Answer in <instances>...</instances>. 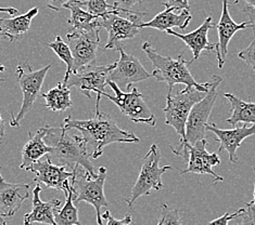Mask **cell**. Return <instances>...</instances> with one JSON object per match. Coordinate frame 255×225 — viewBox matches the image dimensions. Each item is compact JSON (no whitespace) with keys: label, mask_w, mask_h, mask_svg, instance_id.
<instances>
[{"label":"cell","mask_w":255,"mask_h":225,"mask_svg":"<svg viewBox=\"0 0 255 225\" xmlns=\"http://www.w3.org/2000/svg\"><path fill=\"white\" fill-rule=\"evenodd\" d=\"M64 128L69 130H77L81 133L87 145L90 157L99 158L106 147L113 143H138L139 138L131 132L125 131L109 116L96 113L94 118L87 120L64 119Z\"/></svg>","instance_id":"1"},{"label":"cell","mask_w":255,"mask_h":225,"mask_svg":"<svg viewBox=\"0 0 255 225\" xmlns=\"http://www.w3.org/2000/svg\"><path fill=\"white\" fill-rule=\"evenodd\" d=\"M44 130V141L52 149V151L47 157L54 165L72 167V170L76 166H81L94 179L97 178L98 173H96L90 161L92 157L81 133H71V130L63 126L60 128L45 126Z\"/></svg>","instance_id":"2"},{"label":"cell","mask_w":255,"mask_h":225,"mask_svg":"<svg viewBox=\"0 0 255 225\" xmlns=\"http://www.w3.org/2000/svg\"><path fill=\"white\" fill-rule=\"evenodd\" d=\"M142 50L153 65L152 77H154L157 81L165 82L167 84L168 93H172L175 84H185L186 87L190 88L194 87L203 92L209 91L212 81L199 83L194 80L189 71V65L192 63L190 61H186L183 56H179L176 59L164 57L153 49L149 41L143 42Z\"/></svg>","instance_id":"3"},{"label":"cell","mask_w":255,"mask_h":225,"mask_svg":"<svg viewBox=\"0 0 255 225\" xmlns=\"http://www.w3.org/2000/svg\"><path fill=\"white\" fill-rule=\"evenodd\" d=\"M73 171L74 175L71 180V184L74 194V203L80 204L85 202L92 205L96 210L98 225H103L101 208L109 206L105 195L107 168L100 167L98 175L95 179L81 166H76Z\"/></svg>","instance_id":"4"},{"label":"cell","mask_w":255,"mask_h":225,"mask_svg":"<svg viewBox=\"0 0 255 225\" xmlns=\"http://www.w3.org/2000/svg\"><path fill=\"white\" fill-rule=\"evenodd\" d=\"M161 151L156 144H152L149 151L142 159L140 172L135 185L131 188L130 196L125 198V202L131 208L138 198L149 196L152 191H161L163 188L162 175L168 170H172V166L160 167Z\"/></svg>","instance_id":"5"},{"label":"cell","mask_w":255,"mask_h":225,"mask_svg":"<svg viewBox=\"0 0 255 225\" xmlns=\"http://www.w3.org/2000/svg\"><path fill=\"white\" fill-rule=\"evenodd\" d=\"M208 92H203L194 87H186L178 93L166 95V106L163 109L165 124L173 127L180 137V143L186 141V124L192 107L201 101Z\"/></svg>","instance_id":"6"},{"label":"cell","mask_w":255,"mask_h":225,"mask_svg":"<svg viewBox=\"0 0 255 225\" xmlns=\"http://www.w3.org/2000/svg\"><path fill=\"white\" fill-rule=\"evenodd\" d=\"M50 69L51 64H48L42 69L35 71L28 62H24L23 64L16 66L15 76L22 90L23 101L22 106L16 116H14L13 113H11V127H20V121L33 108L35 101L37 100L40 94V90L47 76V73Z\"/></svg>","instance_id":"7"},{"label":"cell","mask_w":255,"mask_h":225,"mask_svg":"<svg viewBox=\"0 0 255 225\" xmlns=\"http://www.w3.org/2000/svg\"><path fill=\"white\" fill-rule=\"evenodd\" d=\"M206 140L198 141L194 145L188 142L180 143L177 148H171L176 156H179L187 162V169L181 171V174L186 173H197V174H209L216 182L224 181V178L218 175L213 167L221 165V159L218 153L210 154L206 150Z\"/></svg>","instance_id":"8"},{"label":"cell","mask_w":255,"mask_h":225,"mask_svg":"<svg viewBox=\"0 0 255 225\" xmlns=\"http://www.w3.org/2000/svg\"><path fill=\"white\" fill-rule=\"evenodd\" d=\"M144 12L131 10L127 13L108 14L99 16L97 24L101 28L108 30V40L105 49H118L120 42L126 39H131L140 32Z\"/></svg>","instance_id":"9"},{"label":"cell","mask_w":255,"mask_h":225,"mask_svg":"<svg viewBox=\"0 0 255 225\" xmlns=\"http://www.w3.org/2000/svg\"><path fill=\"white\" fill-rule=\"evenodd\" d=\"M107 84L112 89L114 95L105 92L101 93L105 98L112 101L117 105L121 113L128 117L133 123H141L151 127H154L156 119L153 113L150 111L147 103L144 102L142 93L139 92L136 88H132L128 92L122 91L117 83L109 80Z\"/></svg>","instance_id":"10"},{"label":"cell","mask_w":255,"mask_h":225,"mask_svg":"<svg viewBox=\"0 0 255 225\" xmlns=\"http://www.w3.org/2000/svg\"><path fill=\"white\" fill-rule=\"evenodd\" d=\"M115 68H117V62L106 65H87L77 73L70 74L65 86L70 89L72 87L80 89L88 99H92V92H95L97 95L96 113H100L99 103L101 93L105 92L109 76Z\"/></svg>","instance_id":"11"},{"label":"cell","mask_w":255,"mask_h":225,"mask_svg":"<svg viewBox=\"0 0 255 225\" xmlns=\"http://www.w3.org/2000/svg\"><path fill=\"white\" fill-rule=\"evenodd\" d=\"M212 84L204 98L198 102L191 109L186 124V141L194 145L198 141L205 139V125L209 123L210 115L217 99V87L223 81V78L213 75Z\"/></svg>","instance_id":"12"},{"label":"cell","mask_w":255,"mask_h":225,"mask_svg":"<svg viewBox=\"0 0 255 225\" xmlns=\"http://www.w3.org/2000/svg\"><path fill=\"white\" fill-rule=\"evenodd\" d=\"M100 28L97 27L87 32L81 30H69V47L74 59L72 74L77 73L85 66L94 63L100 45Z\"/></svg>","instance_id":"13"},{"label":"cell","mask_w":255,"mask_h":225,"mask_svg":"<svg viewBox=\"0 0 255 225\" xmlns=\"http://www.w3.org/2000/svg\"><path fill=\"white\" fill-rule=\"evenodd\" d=\"M117 50L120 52V59L117 62V68L109 76V80L117 83L120 88L130 91L132 83L147 80L152 77V74L145 71L140 61L136 57L126 53L121 46Z\"/></svg>","instance_id":"14"},{"label":"cell","mask_w":255,"mask_h":225,"mask_svg":"<svg viewBox=\"0 0 255 225\" xmlns=\"http://www.w3.org/2000/svg\"><path fill=\"white\" fill-rule=\"evenodd\" d=\"M35 174L34 182L45 184L47 188H53L62 191L64 195L69 193L71 188V181L74 171H66V167L58 166L46 157V160H39L27 169Z\"/></svg>","instance_id":"15"},{"label":"cell","mask_w":255,"mask_h":225,"mask_svg":"<svg viewBox=\"0 0 255 225\" xmlns=\"http://www.w3.org/2000/svg\"><path fill=\"white\" fill-rule=\"evenodd\" d=\"M206 131L213 132L216 136V141L220 142L217 153L223 150H227L229 155V160L233 163L238 162V156H237V150L245 139L255 135V125L248 127L245 124L241 128L237 129H220L215 124L208 123L205 125Z\"/></svg>","instance_id":"16"},{"label":"cell","mask_w":255,"mask_h":225,"mask_svg":"<svg viewBox=\"0 0 255 225\" xmlns=\"http://www.w3.org/2000/svg\"><path fill=\"white\" fill-rule=\"evenodd\" d=\"M250 22H244L241 24H237L229 13L228 9V0H223V11L221 15V20L218 22L215 28L218 32V42L216 44V58L218 62V68L223 69V66L226 62L227 53H228V45L230 40L234 37V35L241 29L250 28Z\"/></svg>","instance_id":"17"},{"label":"cell","mask_w":255,"mask_h":225,"mask_svg":"<svg viewBox=\"0 0 255 225\" xmlns=\"http://www.w3.org/2000/svg\"><path fill=\"white\" fill-rule=\"evenodd\" d=\"M215 28V24L213 23V17L208 16L205 21L202 23L201 26H199L196 30L188 34H179L173 29L166 30V33L171 36H175L183 40L186 46L191 50L193 58L190 62L193 63L197 61L203 51L214 52L216 51V44H211L208 38V34L210 29Z\"/></svg>","instance_id":"18"},{"label":"cell","mask_w":255,"mask_h":225,"mask_svg":"<svg viewBox=\"0 0 255 225\" xmlns=\"http://www.w3.org/2000/svg\"><path fill=\"white\" fill-rule=\"evenodd\" d=\"M29 186L31 184L9 183L0 173V214L2 217L12 218L19 211L22 204L29 197Z\"/></svg>","instance_id":"19"},{"label":"cell","mask_w":255,"mask_h":225,"mask_svg":"<svg viewBox=\"0 0 255 225\" xmlns=\"http://www.w3.org/2000/svg\"><path fill=\"white\" fill-rule=\"evenodd\" d=\"M41 191L39 185H36L33 190V209L29 214L24 216V225H33L35 223L58 225L54 219V212L61 206V200L56 198L49 202H42L40 199Z\"/></svg>","instance_id":"20"},{"label":"cell","mask_w":255,"mask_h":225,"mask_svg":"<svg viewBox=\"0 0 255 225\" xmlns=\"http://www.w3.org/2000/svg\"><path fill=\"white\" fill-rule=\"evenodd\" d=\"M38 11L39 8L35 7L14 17H0V39L9 42L22 39L28 33L32 20L38 14Z\"/></svg>","instance_id":"21"},{"label":"cell","mask_w":255,"mask_h":225,"mask_svg":"<svg viewBox=\"0 0 255 225\" xmlns=\"http://www.w3.org/2000/svg\"><path fill=\"white\" fill-rule=\"evenodd\" d=\"M28 137L29 140L22 150V161L20 165V168L25 169L26 171L33 163L39 161L42 156L49 155L52 151V149L44 141V127L39 128L37 132L35 133V136L32 135V132H28Z\"/></svg>","instance_id":"22"},{"label":"cell","mask_w":255,"mask_h":225,"mask_svg":"<svg viewBox=\"0 0 255 225\" xmlns=\"http://www.w3.org/2000/svg\"><path fill=\"white\" fill-rule=\"evenodd\" d=\"M192 19L189 10H183L180 13H174V9H165L161 13L156 14L152 20L149 22H143L141 24V28L150 27L155 28L161 32H166L168 29L177 27L179 29H186L189 25Z\"/></svg>","instance_id":"23"},{"label":"cell","mask_w":255,"mask_h":225,"mask_svg":"<svg viewBox=\"0 0 255 225\" xmlns=\"http://www.w3.org/2000/svg\"><path fill=\"white\" fill-rule=\"evenodd\" d=\"M64 9H69L71 11V17L68 21L70 30L87 32V30L99 27L97 24V19L99 16H96L85 10L82 7L81 0H71L64 4Z\"/></svg>","instance_id":"24"},{"label":"cell","mask_w":255,"mask_h":225,"mask_svg":"<svg viewBox=\"0 0 255 225\" xmlns=\"http://www.w3.org/2000/svg\"><path fill=\"white\" fill-rule=\"evenodd\" d=\"M224 96L232 104L230 108L232 116L226 119L227 124L232 126H236L239 123L255 125V103L242 101L232 93H225Z\"/></svg>","instance_id":"25"},{"label":"cell","mask_w":255,"mask_h":225,"mask_svg":"<svg viewBox=\"0 0 255 225\" xmlns=\"http://www.w3.org/2000/svg\"><path fill=\"white\" fill-rule=\"evenodd\" d=\"M40 96L46 101L45 105L51 112H64L73 106L71 90L63 82H59L56 87Z\"/></svg>","instance_id":"26"},{"label":"cell","mask_w":255,"mask_h":225,"mask_svg":"<svg viewBox=\"0 0 255 225\" xmlns=\"http://www.w3.org/2000/svg\"><path fill=\"white\" fill-rule=\"evenodd\" d=\"M65 204L61 209L56 210V222L58 225H82L80 219H78V211L76 206L74 205V194L73 188H71L69 193L65 195Z\"/></svg>","instance_id":"27"},{"label":"cell","mask_w":255,"mask_h":225,"mask_svg":"<svg viewBox=\"0 0 255 225\" xmlns=\"http://www.w3.org/2000/svg\"><path fill=\"white\" fill-rule=\"evenodd\" d=\"M82 7L96 16H105L108 14H121L127 13V10H123L119 7L118 2L112 4L108 3L107 0H85L81 1Z\"/></svg>","instance_id":"28"},{"label":"cell","mask_w":255,"mask_h":225,"mask_svg":"<svg viewBox=\"0 0 255 225\" xmlns=\"http://www.w3.org/2000/svg\"><path fill=\"white\" fill-rule=\"evenodd\" d=\"M47 47H49L50 49H52L54 53L59 57V59L63 61V62L66 64V73L64 75V80H63V83L65 84L66 81H68L70 74H72L73 66H74V59H73V54L70 47L61 38V36H57L52 42L47 44Z\"/></svg>","instance_id":"29"},{"label":"cell","mask_w":255,"mask_h":225,"mask_svg":"<svg viewBox=\"0 0 255 225\" xmlns=\"http://www.w3.org/2000/svg\"><path fill=\"white\" fill-rule=\"evenodd\" d=\"M157 225H183L178 209H172L166 204L161 206V217Z\"/></svg>","instance_id":"30"},{"label":"cell","mask_w":255,"mask_h":225,"mask_svg":"<svg viewBox=\"0 0 255 225\" xmlns=\"http://www.w3.org/2000/svg\"><path fill=\"white\" fill-rule=\"evenodd\" d=\"M238 58L242 61H245V62L255 72V39L246 48V49L238 53Z\"/></svg>","instance_id":"31"},{"label":"cell","mask_w":255,"mask_h":225,"mask_svg":"<svg viewBox=\"0 0 255 225\" xmlns=\"http://www.w3.org/2000/svg\"><path fill=\"white\" fill-rule=\"evenodd\" d=\"M245 212L240 216L241 221L238 225H255V208L252 203H247Z\"/></svg>","instance_id":"32"},{"label":"cell","mask_w":255,"mask_h":225,"mask_svg":"<svg viewBox=\"0 0 255 225\" xmlns=\"http://www.w3.org/2000/svg\"><path fill=\"white\" fill-rule=\"evenodd\" d=\"M102 219L103 220H107V224L106 225H130L131 224V216L128 214L126 215L123 219H121V220H118V219H115L112 217L111 212L110 211H106L102 214Z\"/></svg>","instance_id":"33"},{"label":"cell","mask_w":255,"mask_h":225,"mask_svg":"<svg viewBox=\"0 0 255 225\" xmlns=\"http://www.w3.org/2000/svg\"><path fill=\"white\" fill-rule=\"evenodd\" d=\"M245 210H246L245 208H241L238 211L234 212V214H229V212H227V214H225L224 216L215 219V220H213V221H211L208 225H228V223L230 221L234 220V219H236V218L240 217L242 214H244Z\"/></svg>","instance_id":"34"},{"label":"cell","mask_w":255,"mask_h":225,"mask_svg":"<svg viewBox=\"0 0 255 225\" xmlns=\"http://www.w3.org/2000/svg\"><path fill=\"white\" fill-rule=\"evenodd\" d=\"M166 9L172 8L174 10H190L189 0H167L162 3Z\"/></svg>","instance_id":"35"},{"label":"cell","mask_w":255,"mask_h":225,"mask_svg":"<svg viewBox=\"0 0 255 225\" xmlns=\"http://www.w3.org/2000/svg\"><path fill=\"white\" fill-rule=\"evenodd\" d=\"M47 7L53 11H61L64 9V4L68 3L71 0H46Z\"/></svg>","instance_id":"36"},{"label":"cell","mask_w":255,"mask_h":225,"mask_svg":"<svg viewBox=\"0 0 255 225\" xmlns=\"http://www.w3.org/2000/svg\"><path fill=\"white\" fill-rule=\"evenodd\" d=\"M242 12L246 13L249 17V22L251 23V27L252 28V32L254 35V38H255V8L250 7V5H247V7L242 8Z\"/></svg>","instance_id":"37"},{"label":"cell","mask_w":255,"mask_h":225,"mask_svg":"<svg viewBox=\"0 0 255 225\" xmlns=\"http://www.w3.org/2000/svg\"><path fill=\"white\" fill-rule=\"evenodd\" d=\"M144 0H118V3H119V7L123 10H132V7L135 4L138 3H142Z\"/></svg>","instance_id":"38"},{"label":"cell","mask_w":255,"mask_h":225,"mask_svg":"<svg viewBox=\"0 0 255 225\" xmlns=\"http://www.w3.org/2000/svg\"><path fill=\"white\" fill-rule=\"evenodd\" d=\"M0 12H3V13H8L10 15H19V10L13 8V7H8V8H1L0 7Z\"/></svg>","instance_id":"39"},{"label":"cell","mask_w":255,"mask_h":225,"mask_svg":"<svg viewBox=\"0 0 255 225\" xmlns=\"http://www.w3.org/2000/svg\"><path fill=\"white\" fill-rule=\"evenodd\" d=\"M4 79H0V82H3ZM4 138V123L1 118V115H0V142Z\"/></svg>","instance_id":"40"},{"label":"cell","mask_w":255,"mask_h":225,"mask_svg":"<svg viewBox=\"0 0 255 225\" xmlns=\"http://www.w3.org/2000/svg\"><path fill=\"white\" fill-rule=\"evenodd\" d=\"M245 1L248 3V5H250L252 8H255V0H245ZM239 2V0H235L234 3L237 4Z\"/></svg>","instance_id":"41"},{"label":"cell","mask_w":255,"mask_h":225,"mask_svg":"<svg viewBox=\"0 0 255 225\" xmlns=\"http://www.w3.org/2000/svg\"><path fill=\"white\" fill-rule=\"evenodd\" d=\"M0 225H8L7 222L4 221V219H3V217L1 216V214H0Z\"/></svg>","instance_id":"42"},{"label":"cell","mask_w":255,"mask_h":225,"mask_svg":"<svg viewBox=\"0 0 255 225\" xmlns=\"http://www.w3.org/2000/svg\"><path fill=\"white\" fill-rule=\"evenodd\" d=\"M252 205H253V207L255 208V183H254V192H253V200H252Z\"/></svg>","instance_id":"43"},{"label":"cell","mask_w":255,"mask_h":225,"mask_svg":"<svg viewBox=\"0 0 255 225\" xmlns=\"http://www.w3.org/2000/svg\"><path fill=\"white\" fill-rule=\"evenodd\" d=\"M0 72H5V68L2 64H0Z\"/></svg>","instance_id":"44"}]
</instances>
